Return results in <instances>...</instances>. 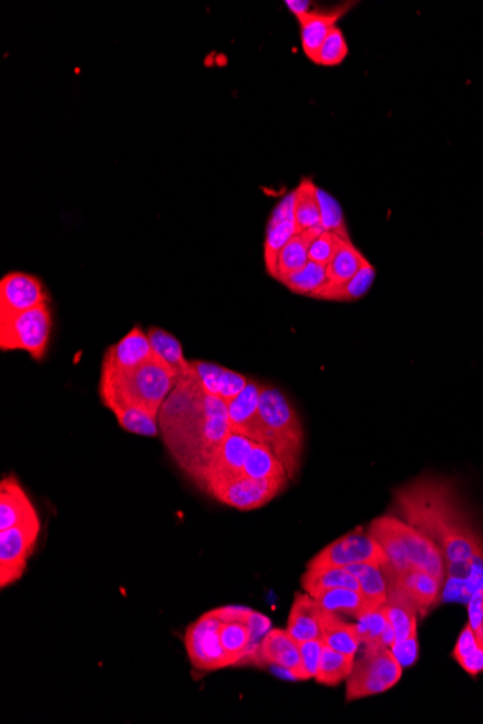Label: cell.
I'll use <instances>...</instances> for the list:
<instances>
[{"label": "cell", "mask_w": 483, "mask_h": 724, "mask_svg": "<svg viewBox=\"0 0 483 724\" xmlns=\"http://www.w3.org/2000/svg\"><path fill=\"white\" fill-rule=\"evenodd\" d=\"M398 518L431 538L446 558L447 573L483 564V534L456 486L440 477H418L394 496Z\"/></svg>", "instance_id": "cell-1"}, {"label": "cell", "mask_w": 483, "mask_h": 724, "mask_svg": "<svg viewBox=\"0 0 483 724\" xmlns=\"http://www.w3.org/2000/svg\"><path fill=\"white\" fill-rule=\"evenodd\" d=\"M229 434L228 404L206 394L196 409L162 431L161 437L178 467L194 480Z\"/></svg>", "instance_id": "cell-2"}, {"label": "cell", "mask_w": 483, "mask_h": 724, "mask_svg": "<svg viewBox=\"0 0 483 724\" xmlns=\"http://www.w3.org/2000/svg\"><path fill=\"white\" fill-rule=\"evenodd\" d=\"M180 381L155 357L126 372H100V401L106 408L132 407L158 417L167 396Z\"/></svg>", "instance_id": "cell-3"}, {"label": "cell", "mask_w": 483, "mask_h": 724, "mask_svg": "<svg viewBox=\"0 0 483 724\" xmlns=\"http://www.w3.org/2000/svg\"><path fill=\"white\" fill-rule=\"evenodd\" d=\"M261 444H267L284 464L288 479H296L304 450V430L296 409L280 389L262 385L259 398Z\"/></svg>", "instance_id": "cell-4"}, {"label": "cell", "mask_w": 483, "mask_h": 724, "mask_svg": "<svg viewBox=\"0 0 483 724\" xmlns=\"http://www.w3.org/2000/svg\"><path fill=\"white\" fill-rule=\"evenodd\" d=\"M53 318L48 304L22 313L0 314V349L22 350L32 359L42 360L50 343Z\"/></svg>", "instance_id": "cell-5"}, {"label": "cell", "mask_w": 483, "mask_h": 724, "mask_svg": "<svg viewBox=\"0 0 483 724\" xmlns=\"http://www.w3.org/2000/svg\"><path fill=\"white\" fill-rule=\"evenodd\" d=\"M403 670L391 648H366L346 680V701L350 703L391 690L400 683Z\"/></svg>", "instance_id": "cell-6"}, {"label": "cell", "mask_w": 483, "mask_h": 724, "mask_svg": "<svg viewBox=\"0 0 483 724\" xmlns=\"http://www.w3.org/2000/svg\"><path fill=\"white\" fill-rule=\"evenodd\" d=\"M361 564L382 568L387 566L388 557L384 548L372 535H369V532L363 534L362 529H355L314 555L307 564V570L361 566Z\"/></svg>", "instance_id": "cell-7"}, {"label": "cell", "mask_w": 483, "mask_h": 724, "mask_svg": "<svg viewBox=\"0 0 483 724\" xmlns=\"http://www.w3.org/2000/svg\"><path fill=\"white\" fill-rule=\"evenodd\" d=\"M222 623V620L209 612L191 623L184 633L188 659L197 670L216 671L235 665L220 642Z\"/></svg>", "instance_id": "cell-8"}, {"label": "cell", "mask_w": 483, "mask_h": 724, "mask_svg": "<svg viewBox=\"0 0 483 724\" xmlns=\"http://www.w3.org/2000/svg\"><path fill=\"white\" fill-rule=\"evenodd\" d=\"M287 485L288 480H258L242 473L210 486L206 493L223 505L249 512L268 505Z\"/></svg>", "instance_id": "cell-9"}, {"label": "cell", "mask_w": 483, "mask_h": 724, "mask_svg": "<svg viewBox=\"0 0 483 724\" xmlns=\"http://www.w3.org/2000/svg\"><path fill=\"white\" fill-rule=\"evenodd\" d=\"M41 532L40 518L32 519L19 527L0 531V586L2 589L21 580L29 557Z\"/></svg>", "instance_id": "cell-10"}, {"label": "cell", "mask_w": 483, "mask_h": 724, "mask_svg": "<svg viewBox=\"0 0 483 724\" xmlns=\"http://www.w3.org/2000/svg\"><path fill=\"white\" fill-rule=\"evenodd\" d=\"M388 521H390L392 531L403 544L413 570L424 571L446 583V558L439 545L420 529L413 527L398 516L388 515Z\"/></svg>", "instance_id": "cell-11"}, {"label": "cell", "mask_w": 483, "mask_h": 724, "mask_svg": "<svg viewBox=\"0 0 483 724\" xmlns=\"http://www.w3.org/2000/svg\"><path fill=\"white\" fill-rule=\"evenodd\" d=\"M254 443L255 441H252L251 438L230 433L216 451L215 456L204 467L203 472L194 479L196 485L206 492L210 486L242 474Z\"/></svg>", "instance_id": "cell-12"}, {"label": "cell", "mask_w": 483, "mask_h": 724, "mask_svg": "<svg viewBox=\"0 0 483 724\" xmlns=\"http://www.w3.org/2000/svg\"><path fill=\"white\" fill-rule=\"evenodd\" d=\"M254 658L287 672L293 680H310L301 661L300 646L287 629H269L259 642Z\"/></svg>", "instance_id": "cell-13"}, {"label": "cell", "mask_w": 483, "mask_h": 724, "mask_svg": "<svg viewBox=\"0 0 483 724\" xmlns=\"http://www.w3.org/2000/svg\"><path fill=\"white\" fill-rule=\"evenodd\" d=\"M47 304L42 282L25 272H11L0 281V314L22 313Z\"/></svg>", "instance_id": "cell-14"}, {"label": "cell", "mask_w": 483, "mask_h": 724, "mask_svg": "<svg viewBox=\"0 0 483 724\" xmlns=\"http://www.w3.org/2000/svg\"><path fill=\"white\" fill-rule=\"evenodd\" d=\"M297 235L296 220H294V191L284 196L280 203L272 210L267 227V237L264 243L265 269L274 277L277 268V259L284 246Z\"/></svg>", "instance_id": "cell-15"}, {"label": "cell", "mask_w": 483, "mask_h": 724, "mask_svg": "<svg viewBox=\"0 0 483 724\" xmlns=\"http://www.w3.org/2000/svg\"><path fill=\"white\" fill-rule=\"evenodd\" d=\"M154 357L148 334L141 326H135L118 343L106 350L100 372H126L139 368Z\"/></svg>", "instance_id": "cell-16"}, {"label": "cell", "mask_w": 483, "mask_h": 724, "mask_svg": "<svg viewBox=\"0 0 483 724\" xmlns=\"http://www.w3.org/2000/svg\"><path fill=\"white\" fill-rule=\"evenodd\" d=\"M261 389V383L249 379L241 394L228 404L230 433L251 438L255 443H261V422H259Z\"/></svg>", "instance_id": "cell-17"}, {"label": "cell", "mask_w": 483, "mask_h": 724, "mask_svg": "<svg viewBox=\"0 0 483 724\" xmlns=\"http://www.w3.org/2000/svg\"><path fill=\"white\" fill-rule=\"evenodd\" d=\"M353 6H355L353 2L343 3L330 11H310L309 14L297 18L301 27V47L311 63L317 64L320 48L326 41L327 35L337 27V21L348 14Z\"/></svg>", "instance_id": "cell-18"}, {"label": "cell", "mask_w": 483, "mask_h": 724, "mask_svg": "<svg viewBox=\"0 0 483 724\" xmlns=\"http://www.w3.org/2000/svg\"><path fill=\"white\" fill-rule=\"evenodd\" d=\"M387 583L407 594L417 607L418 615L427 616L442 597L443 581L424 571L410 570L403 574L384 573Z\"/></svg>", "instance_id": "cell-19"}, {"label": "cell", "mask_w": 483, "mask_h": 724, "mask_svg": "<svg viewBox=\"0 0 483 724\" xmlns=\"http://www.w3.org/2000/svg\"><path fill=\"white\" fill-rule=\"evenodd\" d=\"M40 518L31 499L15 476H8L0 483V531L27 524Z\"/></svg>", "instance_id": "cell-20"}, {"label": "cell", "mask_w": 483, "mask_h": 724, "mask_svg": "<svg viewBox=\"0 0 483 724\" xmlns=\"http://www.w3.org/2000/svg\"><path fill=\"white\" fill-rule=\"evenodd\" d=\"M287 632L298 644L322 639V606L309 593H296L294 596Z\"/></svg>", "instance_id": "cell-21"}, {"label": "cell", "mask_w": 483, "mask_h": 724, "mask_svg": "<svg viewBox=\"0 0 483 724\" xmlns=\"http://www.w3.org/2000/svg\"><path fill=\"white\" fill-rule=\"evenodd\" d=\"M148 339L151 343L152 353L158 362L173 370L178 378L190 375L191 363L184 356L183 346L177 337L160 327H152L148 331Z\"/></svg>", "instance_id": "cell-22"}, {"label": "cell", "mask_w": 483, "mask_h": 724, "mask_svg": "<svg viewBox=\"0 0 483 724\" xmlns=\"http://www.w3.org/2000/svg\"><path fill=\"white\" fill-rule=\"evenodd\" d=\"M322 641L324 645L343 652V654L356 655L361 646L358 626L345 622L342 616L322 607Z\"/></svg>", "instance_id": "cell-23"}, {"label": "cell", "mask_w": 483, "mask_h": 724, "mask_svg": "<svg viewBox=\"0 0 483 724\" xmlns=\"http://www.w3.org/2000/svg\"><path fill=\"white\" fill-rule=\"evenodd\" d=\"M376 271L371 262L366 261L358 274L342 285H326L316 295V300L336 301V303H355L361 300L374 285Z\"/></svg>", "instance_id": "cell-24"}, {"label": "cell", "mask_w": 483, "mask_h": 724, "mask_svg": "<svg viewBox=\"0 0 483 724\" xmlns=\"http://www.w3.org/2000/svg\"><path fill=\"white\" fill-rule=\"evenodd\" d=\"M387 607L388 620L395 632V642L404 641L417 631V607L408 599L407 594L388 584Z\"/></svg>", "instance_id": "cell-25"}, {"label": "cell", "mask_w": 483, "mask_h": 724, "mask_svg": "<svg viewBox=\"0 0 483 724\" xmlns=\"http://www.w3.org/2000/svg\"><path fill=\"white\" fill-rule=\"evenodd\" d=\"M301 587L304 592L313 597L333 589H350L361 592L358 579L346 567L307 570L301 577Z\"/></svg>", "instance_id": "cell-26"}, {"label": "cell", "mask_w": 483, "mask_h": 724, "mask_svg": "<svg viewBox=\"0 0 483 724\" xmlns=\"http://www.w3.org/2000/svg\"><path fill=\"white\" fill-rule=\"evenodd\" d=\"M323 232V227L309 230V232L297 233L282 249L277 259L274 279L281 282L282 279L290 277L294 272L300 271L309 264V246L311 240Z\"/></svg>", "instance_id": "cell-27"}, {"label": "cell", "mask_w": 483, "mask_h": 724, "mask_svg": "<svg viewBox=\"0 0 483 724\" xmlns=\"http://www.w3.org/2000/svg\"><path fill=\"white\" fill-rule=\"evenodd\" d=\"M294 220H296L297 233L322 227L317 185L311 178H304L294 190Z\"/></svg>", "instance_id": "cell-28"}, {"label": "cell", "mask_w": 483, "mask_h": 724, "mask_svg": "<svg viewBox=\"0 0 483 724\" xmlns=\"http://www.w3.org/2000/svg\"><path fill=\"white\" fill-rule=\"evenodd\" d=\"M346 568L350 573L355 574L356 579H358L359 586H361V596L368 612H374V610L387 603L388 583L381 567L361 564V566Z\"/></svg>", "instance_id": "cell-29"}, {"label": "cell", "mask_w": 483, "mask_h": 724, "mask_svg": "<svg viewBox=\"0 0 483 724\" xmlns=\"http://www.w3.org/2000/svg\"><path fill=\"white\" fill-rule=\"evenodd\" d=\"M359 636L366 648H391L395 644V632L388 620L387 607L365 613L358 619Z\"/></svg>", "instance_id": "cell-30"}, {"label": "cell", "mask_w": 483, "mask_h": 724, "mask_svg": "<svg viewBox=\"0 0 483 724\" xmlns=\"http://www.w3.org/2000/svg\"><path fill=\"white\" fill-rule=\"evenodd\" d=\"M243 474L258 480H290L281 460L267 444L254 443L246 459Z\"/></svg>", "instance_id": "cell-31"}, {"label": "cell", "mask_w": 483, "mask_h": 724, "mask_svg": "<svg viewBox=\"0 0 483 724\" xmlns=\"http://www.w3.org/2000/svg\"><path fill=\"white\" fill-rule=\"evenodd\" d=\"M368 259L353 245L352 240L342 239L335 258L327 265V279L332 285H342L358 274Z\"/></svg>", "instance_id": "cell-32"}, {"label": "cell", "mask_w": 483, "mask_h": 724, "mask_svg": "<svg viewBox=\"0 0 483 724\" xmlns=\"http://www.w3.org/2000/svg\"><path fill=\"white\" fill-rule=\"evenodd\" d=\"M355 657L356 655L343 654V652L324 645L319 670H317L314 680L326 687H335L342 681L348 680L355 667Z\"/></svg>", "instance_id": "cell-33"}, {"label": "cell", "mask_w": 483, "mask_h": 724, "mask_svg": "<svg viewBox=\"0 0 483 724\" xmlns=\"http://www.w3.org/2000/svg\"><path fill=\"white\" fill-rule=\"evenodd\" d=\"M220 642L235 665L245 661L246 658H251L254 636L248 623L223 622L220 626Z\"/></svg>", "instance_id": "cell-34"}, {"label": "cell", "mask_w": 483, "mask_h": 724, "mask_svg": "<svg viewBox=\"0 0 483 724\" xmlns=\"http://www.w3.org/2000/svg\"><path fill=\"white\" fill-rule=\"evenodd\" d=\"M323 609L336 615L352 616V618H361L368 613L365 602H363L361 592L350 589H333L327 592L319 593L314 596Z\"/></svg>", "instance_id": "cell-35"}, {"label": "cell", "mask_w": 483, "mask_h": 724, "mask_svg": "<svg viewBox=\"0 0 483 724\" xmlns=\"http://www.w3.org/2000/svg\"><path fill=\"white\" fill-rule=\"evenodd\" d=\"M327 282H329V279H327L326 266L309 262L300 271L282 279L281 284L294 294L314 298Z\"/></svg>", "instance_id": "cell-36"}, {"label": "cell", "mask_w": 483, "mask_h": 724, "mask_svg": "<svg viewBox=\"0 0 483 724\" xmlns=\"http://www.w3.org/2000/svg\"><path fill=\"white\" fill-rule=\"evenodd\" d=\"M110 411L113 412L123 430L128 433L144 435V437H157L160 434L158 417L147 411L132 407L112 408Z\"/></svg>", "instance_id": "cell-37"}, {"label": "cell", "mask_w": 483, "mask_h": 724, "mask_svg": "<svg viewBox=\"0 0 483 724\" xmlns=\"http://www.w3.org/2000/svg\"><path fill=\"white\" fill-rule=\"evenodd\" d=\"M317 200H319L324 232L333 233V235L342 237L345 240H352L339 201L320 187H317Z\"/></svg>", "instance_id": "cell-38"}, {"label": "cell", "mask_w": 483, "mask_h": 724, "mask_svg": "<svg viewBox=\"0 0 483 724\" xmlns=\"http://www.w3.org/2000/svg\"><path fill=\"white\" fill-rule=\"evenodd\" d=\"M349 54V45L343 35L342 29L333 28L327 35L326 41L320 48L319 58H317V66L336 67L340 66L346 60Z\"/></svg>", "instance_id": "cell-39"}, {"label": "cell", "mask_w": 483, "mask_h": 724, "mask_svg": "<svg viewBox=\"0 0 483 724\" xmlns=\"http://www.w3.org/2000/svg\"><path fill=\"white\" fill-rule=\"evenodd\" d=\"M342 237L333 235L330 232H323L314 237L309 246V259L314 264L326 266L335 258L339 249Z\"/></svg>", "instance_id": "cell-40"}, {"label": "cell", "mask_w": 483, "mask_h": 724, "mask_svg": "<svg viewBox=\"0 0 483 724\" xmlns=\"http://www.w3.org/2000/svg\"><path fill=\"white\" fill-rule=\"evenodd\" d=\"M191 369H193L197 381L202 385L203 391L206 392L207 395L216 396L217 398L220 381H222V376L226 368L217 365V363L194 360V362H191Z\"/></svg>", "instance_id": "cell-41"}, {"label": "cell", "mask_w": 483, "mask_h": 724, "mask_svg": "<svg viewBox=\"0 0 483 724\" xmlns=\"http://www.w3.org/2000/svg\"><path fill=\"white\" fill-rule=\"evenodd\" d=\"M249 379L243 376L242 373L235 372V370L225 369L223 373L222 381H220L219 394L217 398L222 399L223 402L229 404L232 399L241 394L243 389L248 385Z\"/></svg>", "instance_id": "cell-42"}, {"label": "cell", "mask_w": 483, "mask_h": 724, "mask_svg": "<svg viewBox=\"0 0 483 724\" xmlns=\"http://www.w3.org/2000/svg\"><path fill=\"white\" fill-rule=\"evenodd\" d=\"M298 646H300L301 661H303L304 670H306L309 678L316 677L324 646L322 639L301 642Z\"/></svg>", "instance_id": "cell-43"}, {"label": "cell", "mask_w": 483, "mask_h": 724, "mask_svg": "<svg viewBox=\"0 0 483 724\" xmlns=\"http://www.w3.org/2000/svg\"><path fill=\"white\" fill-rule=\"evenodd\" d=\"M391 651L394 652L395 658L403 665V668L416 664L418 654H420L417 631L411 633L404 641L395 642V644L391 646Z\"/></svg>", "instance_id": "cell-44"}, {"label": "cell", "mask_w": 483, "mask_h": 724, "mask_svg": "<svg viewBox=\"0 0 483 724\" xmlns=\"http://www.w3.org/2000/svg\"><path fill=\"white\" fill-rule=\"evenodd\" d=\"M479 645L481 644H479L475 629H473L469 623H466L465 628L462 629L459 638H457L455 648H453L452 659H455L457 664H459L463 658L472 654Z\"/></svg>", "instance_id": "cell-45"}, {"label": "cell", "mask_w": 483, "mask_h": 724, "mask_svg": "<svg viewBox=\"0 0 483 724\" xmlns=\"http://www.w3.org/2000/svg\"><path fill=\"white\" fill-rule=\"evenodd\" d=\"M222 622H248L254 610L242 606H225L210 610Z\"/></svg>", "instance_id": "cell-46"}, {"label": "cell", "mask_w": 483, "mask_h": 724, "mask_svg": "<svg viewBox=\"0 0 483 724\" xmlns=\"http://www.w3.org/2000/svg\"><path fill=\"white\" fill-rule=\"evenodd\" d=\"M469 625L475 629V632L481 628L483 623V590H476L470 597L468 606Z\"/></svg>", "instance_id": "cell-47"}, {"label": "cell", "mask_w": 483, "mask_h": 724, "mask_svg": "<svg viewBox=\"0 0 483 724\" xmlns=\"http://www.w3.org/2000/svg\"><path fill=\"white\" fill-rule=\"evenodd\" d=\"M460 667L465 672H468L470 677H478L483 672V646L479 645L472 654L468 657L463 658L459 662Z\"/></svg>", "instance_id": "cell-48"}, {"label": "cell", "mask_w": 483, "mask_h": 724, "mask_svg": "<svg viewBox=\"0 0 483 724\" xmlns=\"http://www.w3.org/2000/svg\"><path fill=\"white\" fill-rule=\"evenodd\" d=\"M285 5L293 12L296 18H300V16L309 14L310 12V2H303V0H287Z\"/></svg>", "instance_id": "cell-49"}, {"label": "cell", "mask_w": 483, "mask_h": 724, "mask_svg": "<svg viewBox=\"0 0 483 724\" xmlns=\"http://www.w3.org/2000/svg\"><path fill=\"white\" fill-rule=\"evenodd\" d=\"M476 635H478L479 644H481L483 646V623L481 625V628H479L478 631H476Z\"/></svg>", "instance_id": "cell-50"}]
</instances>
